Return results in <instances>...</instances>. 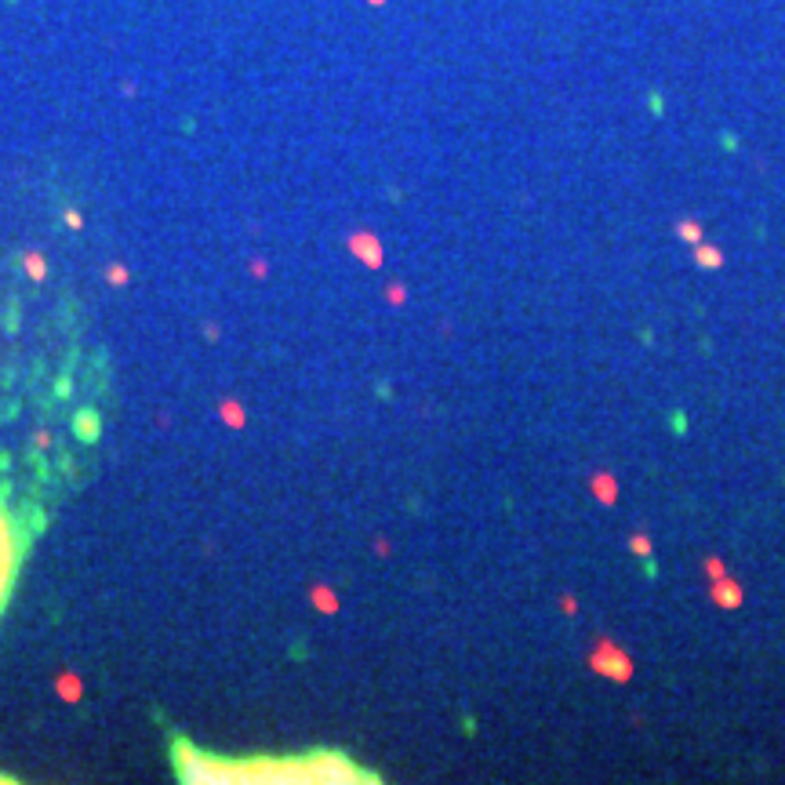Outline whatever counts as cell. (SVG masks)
Listing matches in <instances>:
<instances>
[{
  "label": "cell",
  "instance_id": "277c9868",
  "mask_svg": "<svg viewBox=\"0 0 785 785\" xmlns=\"http://www.w3.org/2000/svg\"><path fill=\"white\" fill-rule=\"evenodd\" d=\"M742 600H745V589H742L731 574L713 578V603H716V607H727V611H734V607H742Z\"/></svg>",
  "mask_w": 785,
  "mask_h": 785
},
{
  "label": "cell",
  "instance_id": "30bf717a",
  "mask_svg": "<svg viewBox=\"0 0 785 785\" xmlns=\"http://www.w3.org/2000/svg\"><path fill=\"white\" fill-rule=\"evenodd\" d=\"M629 549L637 553V556H651V538H647V535H632V538H629Z\"/></svg>",
  "mask_w": 785,
  "mask_h": 785
},
{
  "label": "cell",
  "instance_id": "52a82bcc",
  "mask_svg": "<svg viewBox=\"0 0 785 785\" xmlns=\"http://www.w3.org/2000/svg\"><path fill=\"white\" fill-rule=\"evenodd\" d=\"M676 237H680V240H687L691 247H695V244H702V237H705V233H702V222H695V218H683V222H676Z\"/></svg>",
  "mask_w": 785,
  "mask_h": 785
},
{
  "label": "cell",
  "instance_id": "ba28073f",
  "mask_svg": "<svg viewBox=\"0 0 785 785\" xmlns=\"http://www.w3.org/2000/svg\"><path fill=\"white\" fill-rule=\"evenodd\" d=\"M371 247H378L371 237H353V251H357V255H364L371 266H378V262H382V251H371Z\"/></svg>",
  "mask_w": 785,
  "mask_h": 785
},
{
  "label": "cell",
  "instance_id": "6da1fadb",
  "mask_svg": "<svg viewBox=\"0 0 785 785\" xmlns=\"http://www.w3.org/2000/svg\"><path fill=\"white\" fill-rule=\"evenodd\" d=\"M175 771L189 781H367L342 752H309L302 760H230L200 756L186 742L175 745Z\"/></svg>",
  "mask_w": 785,
  "mask_h": 785
},
{
  "label": "cell",
  "instance_id": "8fae6325",
  "mask_svg": "<svg viewBox=\"0 0 785 785\" xmlns=\"http://www.w3.org/2000/svg\"><path fill=\"white\" fill-rule=\"evenodd\" d=\"M26 266H30V273H33V281H40V276H44V262H40L37 255H26Z\"/></svg>",
  "mask_w": 785,
  "mask_h": 785
},
{
  "label": "cell",
  "instance_id": "5bb4252c",
  "mask_svg": "<svg viewBox=\"0 0 785 785\" xmlns=\"http://www.w3.org/2000/svg\"><path fill=\"white\" fill-rule=\"evenodd\" d=\"M367 4H374V8H378V4H386V0H367Z\"/></svg>",
  "mask_w": 785,
  "mask_h": 785
},
{
  "label": "cell",
  "instance_id": "7c38bea8",
  "mask_svg": "<svg viewBox=\"0 0 785 785\" xmlns=\"http://www.w3.org/2000/svg\"><path fill=\"white\" fill-rule=\"evenodd\" d=\"M560 611H564V615H574V611H578V603H574L571 596H564V600H560Z\"/></svg>",
  "mask_w": 785,
  "mask_h": 785
},
{
  "label": "cell",
  "instance_id": "9c48e42d",
  "mask_svg": "<svg viewBox=\"0 0 785 785\" xmlns=\"http://www.w3.org/2000/svg\"><path fill=\"white\" fill-rule=\"evenodd\" d=\"M705 574H709V578H724V574H727V564L720 560V556H705Z\"/></svg>",
  "mask_w": 785,
  "mask_h": 785
},
{
  "label": "cell",
  "instance_id": "8992f818",
  "mask_svg": "<svg viewBox=\"0 0 785 785\" xmlns=\"http://www.w3.org/2000/svg\"><path fill=\"white\" fill-rule=\"evenodd\" d=\"M695 262L702 266V269H720L724 266V251L716 247V244H695Z\"/></svg>",
  "mask_w": 785,
  "mask_h": 785
},
{
  "label": "cell",
  "instance_id": "5b68a950",
  "mask_svg": "<svg viewBox=\"0 0 785 785\" xmlns=\"http://www.w3.org/2000/svg\"><path fill=\"white\" fill-rule=\"evenodd\" d=\"M593 495L603 502V505H615L618 502V480L611 473H596L593 476Z\"/></svg>",
  "mask_w": 785,
  "mask_h": 785
},
{
  "label": "cell",
  "instance_id": "3957f363",
  "mask_svg": "<svg viewBox=\"0 0 785 785\" xmlns=\"http://www.w3.org/2000/svg\"><path fill=\"white\" fill-rule=\"evenodd\" d=\"M589 669H593L596 676H603V680H611V683H629L632 673H637L632 658H629L618 644H611V640H600V644L593 647V654H589Z\"/></svg>",
  "mask_w": 785,
  "mask_h": 785
},
{
  "label": "cell",
  "instance_id": "4fadbf2b",
  "mask_svg": "<svg viewBox=\"0 0 785 785\" xmlns=\"http://www.w3.org/2000/svg\"><path fill=\"white\" fill-rule=\"evenodd\" d=\"M110 281H117V284H124L128 276H124V269H110Z\"/></svg>",
  "mask_w": 785,
  "mask_h": 785
},
{
  "label": "cell",
  "instance_id": "7a4b0ae2",
  "mask_svg": "<svg viewBox=\"0 0 785 785\" xmlns=\"http://www.w3.org/2000/svg\"><path fill=\"white\" fill-rule=\"evenodd\" d=\"M26 549H30L26 524H22V517L0 498V615H4V607H8V596L15 593Z\"/></svg>",
  "mask_w": 785,
  "mask_h": 785
}]
</instances>
